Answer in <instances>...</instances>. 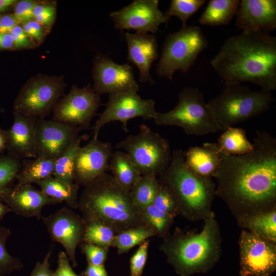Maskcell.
Wrapping results in <instances>:
<instances>
[{
	"instance_id": "cell-1",
	"label": "cell",
	"mask_w": 276,
	"mask_h": 276,
	"mask_svg": "<svg viewBox=\"0 0 276 276\" xmlns=\"http://www.w3.org/2000/svg\"><path fill=\"white\" fill-rule=\"evenodd\" d=\"M252 151L224 155L215 177V196L236 221L276 210V139L256 130Z\"/></svg>"
},
{
	"instance_id": "cell-2",
	"label": "cell",
	"mask_w": 276,
	"mask_h": 276,
	"mask_svg": "<svg viewBox=\"0 0 276 276\" xmlns=\"http://www.w3.org/2000/svg\"><path fill=\"white\" fill-rule=\"evenodd\" d=\"M211 64L225 85L250 82L271 93L276 89V37L242 31L225 40Z\"/></svg>"
},
{
	"instance_id": "cell-3",
	"label": "cell",
	"mask_w": 276,
	"mask_h": 276,
	"mask_svg": "<svg viewBox=\"0 0 276 276\" xmlns=\"http://www.w3.org/2000/svg\"><path fill=\"white\" fill-rule=\"evenodd\" d=\"M78 209L85 223H100L116 234L149 225L142 212L133 203L130 192L105 173L84 187Z\"/></svg>"
},
{
	"instance_id": "cell-4",
	"label": "cell",
	"mask_w": 276,
	"mask_h": 276,
	"mask_svg": "<svg viewBox=\"0 0 276 276\" xmlns=\"http://www.w3.org/2000/svg\"><path fill=\"white\" fill-rule=\"evenodd\" d=\"M203 222L198 233L176 228L164 237L159 248L179 276L207 273L221 258L222 237L215 214Z\"/></svg>"
},
{
	"instance_id": "cell-5",
	"label": "cell",
	"mask_w": 276,
	"mask_h": 276,
	"mask_svg": "<svg viewBox=\"0 0 276 276\" xmlns=\"http://www.w3.org/2000/svg\"><path fill=\"white\" fill-rule=\"evenodd\" d=\"M185 151H173L168 167L158 175L159 183L172 192L179 215L189 221H204L213 213L216 183L211 178L200 176L191 171L185 162Z\"/></svg>"
},
{
	"instance_id": "cell-6",
	"label": "cell",
	"mask_w": 276,
	"mask_h": 276,
	"mask_svg": "<svg viewBox=\"0 0 276 276\" xmlns=\"http://www.w3.org/2000/svg\"><path fill=\"white\" fill-rule=\"evenodd\" d=\"M273 101L271 93L235 84L225 85L222 92L208 104L220 130L224 131L267 111Z\"/></svg>"
},
{
	"instance_id": "cell-7",
	"label": "cell",
	"mask_w": 276,
	"mask_h": 276,
	"mask_svg": "<svg viewBox=\"0 0 276 276\" xmlns=\"http://www.w3.org/2000/svg\"><path fill=\"white\" fill-rule=\"evenodd\" d=\"M153 120L159 126L179 127L190 135H204L220 130L203 94L195 87L184 88L178 95L176 106L166 112H157Z\"/></svg>"
},
{
	"instance_id": "cell-8",
	"label": "cell",
	"mask_w": 276,
	"mask_h": 276,
	"mask_svg": "<svg viewBox=\"0 0 276 276\" xmlns=\"http://www.w3.org/2000/svg\"><path fill=\"white\" fill-rule=\"evenodd\" d=\"M208 43L201 29L197 26H186L169 34L164 42L157 74L172 80L176 71L187 73Z\"/></svg>"
},
{
	"instance_id": "cell-9",
	"label": "cell",
	"mask_w": 276,
	"mask_h": 276,
	"mask_svg": "<svg viewBox=\"0 0 276 276\" xmlns=\"http://www.w3.org/2000/svg\"><path fill=\"white\" fill-rule=\"evenodd\" d=\"M116 148L124 150L142 175L157 176L168 167L172 155L167 140L144 124L138 133L128 135Z\"/></svg>"
},
{
	"instance_id": "cell-10",
	"label": "cell",
	"mask_w": 276,
	"mask_h": 276,
	"mask_svg": "<svg viewBox=\"0 0 276 276\" xmlns=\"http://www.w3.org/2000/svg\"><path fill=\"white\" fill-rule=\"evenodd\" d=\"M63 76L38 75L22 87L14 103V112L44 119L64 95Z\"/></svg>"
},
{
	"instance_id": "cell-11",
	"label": "cell",
	"mask_w": 276,
	"mask_h": 276,
	"mask_svg": "<svg viewBox=\"0 0 276 276\" xmlns=\"http://www.w3.org/2000/svg\"><path fill=\"white\" fill-rule=\"evenodd\" d=\"M240 276H272L276 270V243L242 229L238 240Z\"/></svg>"
},
{
	"instance_id": "cell-12",
	"label": "cell",
	"mask_w": 276,
	"mask_h": 276,
	"mask_svg": "<svg viewBox=\"0 0 276 276\" xmlns=\"http://www.w3.org/2000/svg\"><path fill=\"white\" fill-rule=\"evenodd\" d=\"M154 100L142 99L136 92L129 91L109 95L106 108L93 127V139H98L102 128L111 122L119 121L124 130L128 132L127 122L141 117L153 119L157 113Z\"/></svg>"
},
{
	"instance_id": "cell-13",
	"label": "cell",
	"mask_w": 276,
	"mask_h": 276,
	"mask_svg": "<svg viewBox=\"0 0 276 276\" xmlns=\"http://www.w3.org/2000/svg\"><path fill=\"white\" fill-rule=\"evenodd\" d=\"M100 104V95L90 84L82 88L73 85L54 106L53 119L85 130L89 126Z\"/></svg>"
},
{
	"instance_id": "cell-14",
	"label": "cell",
	"mask_w": 276,
	"mask_h": 276,
	"mask_svg": "<svg viewBox=\"0 0 276 276\" xmlns=\"http://www.w3.org/2000/svg\"><path fill=\"white\" fill-rule=\"evenodd\" d=\"M51 239L60 243L73 267L77 266V248L82 242L86 223L81 216L68 207H63L55 213L42 217Z\"/></svg>"
},
{
	"instance_id": "cell-15",
	"label": "cell",
	"mask_w": 276,
	"mask_h": 276,
	"mask_svg": "<svg viewBox=\"0 0 276 276\" xmlns=\"http://www.w3.org/2000/svg\"><path fill=\"white\" fill-rule=\"evenodd\" d=\"M93 89L99 95L125 92L137 93L139 85L129 64H120L105 55L99 53L94 60Z\"/></svg>"
},
{
	"instance_id": "cell-16",
	"label": "cell",
	"mask_w": 276,
	"mask_h": 276,
	"mask_svg": "<svg viewBox=\"0 0 276 276\" xmlns=\"http://www.w3.org/2000/svg\"><path fill=\"white\" fill-rule=\"evenodd\" d=\"M158 0H134L121 10L109 15L116 29L133 30L136 33L154 34L159 26L169 19L158 8Z\"/></svg>"
},
{
	"instance_id": "cell-17",
	"label": "cell",
	"mask_w": 276,
	"mask_h": 276,
	"mask_svg": "<svg viewBox=\"0 0 276 276\" xmlns=\"http://www.w3.org/2000/svg\"><path fill=\"white\" fill-rule=\"evenodd\" d=\"M113 152L110 142L93 139L77 153L75 167L74 182L86 186L98 177L106 173Z\"/></svg>"
},
{
	"instance_id": "cell-18",
	"label": "cell",
	"mask_w": 276,
	"mask_h": 276,
	"mask_svg": "<svg viewBox=\"0 0 276 276\" xmlns=\"http://www.w3.org/2000/svg\"><path fill=\"white\" fill-rule=\"evenodd\" d=\"M80 131L78 127L54 119H37V156L55 159L75 142Z\"/></svg>"
},
{
	"instance_id": "cell-19",
	"label": "cell",
	"mask_w": 276,
	"mask_h": 276,
	"mask_svg": "<svg viewBox=\"0 0 276 276\" xmlns=\"http://www.w3.org/2000/svg\"><path fill=\"white\" fill-rule=\"evenodd\" d=\"M0 198L17 215L39 219L43 208L59 203L47 196L31 184L7 187L0 190Z\"/></svg>"
},
{
	"instance_id": "cell-20",
	"label": "cell",
	"mask_w": 276,
	"mask_h": 276,
	"mask_svg": "<svg viewBox=\"0 0 276 276\" xmlns=\"http://www.w3.org/2000/svg\"><path fill=\"white\" fill-rule=\"evenodd\" d=\"M236 15V26L243 31L269 33L276 29V1H240Z\"/></svg>"
},
{
	"instance_id": "cell-21",
	"label": "cell",
	"mask_w": 276,
	"mask_h": 276,
	"mask_svg": "<svg viewBox=\"0 0 276 276\" xmlns=\"http://www.w3.org/2000/svg\"><path fill=\"white\" fill-rule=\"evenodd\" d=\"M37 119L14 112L11 127L5 130L8 155L18 160L37 157L36 129Z\"/></svg>"
},
{
	"instance_id": "cell-22",
	"label": "cell",
	"mask_w": 276,
	"mask_h": 276,
	"mask_svg": "<svg viewBox=\"0 0 276 276\" xmlns=\"http://www.w3.org/2000/svg\"><path fill=\"white\" fill-rule=\"evenodd\" d=\"M127 43V60L136 66L142 83H155L150 73L151 65L158 56L156 37L150 34L131 33L125 35Z\"/></svg>"
},
{
	"instance_id": "cell-23",
	"label": "cell",
	"mask_w": 276,
	"mask_h": 276,
	"mask_svg": "<svg viewBox=\"0 0 276 276\" xmlns=\"http://www.w3.org/2000/svg\"><path fill=\"white\" fill-rule=\"evenodd\" d=\"M224 155L217 143H205L190 147L185 151V162L193 173L201 177L215 178Z\"/></svg>"
},
{
	"instance_id": "cell-24",
	"label": "cell",
	"mask_w": 276,
	"mask_h": 276,
	"mask_svg": "<svg viewBox=\"0 0 276 276\" xmlns=\"http://www.w3.org/2000/svg\"><path fill=\"white\" fill-rule=\"evenodd\" d=\"M108 170L118 183L129 191L142 175L129 156L120 150L113 152Z\"/></svg>"
},
{
	"instance_id": "cell-25",
	"label": "cell",
	"mask_w": 276,
	"mask_h": 276,
	"mask_svg": "<svg viewBox=\"0 0 276 276\" xmlns=\"http://www.w3.org/2000/svg\"><path fill=\"white\" fill-rule=\"evenodd\" d=\"M240 3L239 0H211L198 21L211 27L227 25L236 15Z\"/></svg>"
},
{
	"instance_id": "cell-26",
	"label": "cell",
	"mask_w": 276,
	"mask_h": 276,
	"mask_svg": "<svg viewBox=\"0 0 276 276\" xmlns=\"http://www.w3.org/2000/svg\"><path fill=\"white\" fill-rule=\"evenodd\" d=\"M36 184L47 197L59 203L64 202L72 209H78L79 186L76 183H65L52 176L38 181Z\"/></svg>"
},
{
	"instance_id": "cell-27",
	"label": "cell",
	"mask_w": 276,
	"mask_h": 276,
	"mask_svg": "<svg viewBox=\"0 0 276 276\" xmlns=\"http://www.w3.org/2000/svg\"><path fill=\"white\" fill-rule=\"evenodd\" d=\"M237 222L243 229L276 243V210L246 216Z\"/></svg>"
},
{
	"instance_id": "cell-28",
	"label": "cell",
	"mask_w": 276,
	"mask_h": 276,
	"mask_svg": "<svg viewBox=\"0 0 276 276\" xmlns=\"http://www.w3.org/2000/svg\"><path fill=\"white\" fill-rule=\"evenodd\" d=\"M55 159L37 156L24 159L16 175L17 184L36 183L48 177L53 176Z\"/></svg>"
},
{
	"instance_id": "cell-29",
	"label": "cell",
	"mask_w": 276,
	"mask_h": 276,
	"mask_svg": "<svg viewBox=\"0 0 276 276\" xmlns=\"http://www.w3.org/2000/svg\"><path fill=\"white\" fill-rule=\"evenodd\" d=\"M224 155H241L252 151L254 145L247 139L245 130L231 127L225 130L217 143Z\"/></svg>"
},
{
	"instance_id": "cell-30",
	"label": "cell",
	"mask_w": 276,
	"mask_h": 276,
	"mask_svg": "<svg viewBox=\"0 0 276 276\" xmlns=\"http://www.w3.org/2000/svg\"><path fill=\"white\" fill-rule=\"evenodd\" d=\"M88 138L84 134L79 135L75 142L59 155L54 162L53 177L67 184L74 182V167L76 154L81 143Z\"/></svg>"
},
{
	"instance_id": "cell-31",
	"label": "cell",
	"mask_w": 276,
	"mask_h": 276,
	"mask_svg": "<svg viewBox=\"0 0 276 276\" xmlns=\"http://www.w3.org/2000/svg\"><path fill=\"white\" fill-rule=\"evenodd\" d=\"M159 185L156 175L143 174L130 190L132 202L140 211L142 212L144 208L152 203Z\"/></svg>"
},
{
	"instance_id": "cell-32",
	"label": "cell",
	"mask_w": 276,
	"mask_h": 276,
	"mask_svg": "<svg viewBox=\"0 0 276 276\" xmlns=\"http://www.w3.org/2000/svg\"><path fill=\"white\" fill-rule=\"evenodd\" d=\"M157 235V232L151 226L143 225L115 235L111 246L117 248L118 253L122 254L148 238Z\"/></svg>"
},
{
	"instance_id": "cell-33",
	"label": "cell",
	"mask_w": 276,
	"mask_h": 276,
	"mask_svg": "<svg viewBox=\"0 0 276 276\" xmlns=\"http://www.w3.org/2000/svg\"><path fill=\"white\" fill-rule=\"evenodd\" d=\"M11 235V230L0 226V276H6L24 268L22 261L12 256L7 248V242Z\"/></svg>"
},
{
	"instance_id": "cell-34",
	"label": "cell",
	"mask_w": 276,
	"mask_h": 276,
	"mask_svg": "<svg viewBox=\"0 0 276 276\" xmlns=\"http://www.w3.org/2000/svg\"><path fill=\"white\" fill-rule=\"evenodd\" d=\"M116 234L104 224L91 222L86 224L83 242L109 248Z\"/></svg>"
},
{
	"instance_id": "cell-35",
	"label": "cell",
	"mask_w": 276,
	"mask_h": 276,
	"mask_svg": "<svg viewBox=\"0 0 276 276\" xmlns=\"http://www.w3.org/2000/svg\"><path fill=\"white\" fill-rule=\"evenodd\" d=\"M142 213L146 222L156 231L157 235L164 237L169 234L173 217L158 210L153 204L144 208Z\"/></svg>"
},
{
	"instance_id": "cell-36",
	"label": "cell",
	"mask_w": 276,
	"mask_h": 276,
	"mask_svg": "<svg viewBox=\"0 0 276 276\" xmlns=\"http://www.w3.org/2000/svg\"><path fill=\"white\" fill-rule=\"evenodd\" d=\"M205 2L204 0H172L165 15L169 19L171 16L178 17L182 22V27H185L187 26L188 19Z\"/></svg>"
},
{
	"instance_id": "cell-37",
	"label": "cell",
	"mask_w": 276,
	"mask_h": 276,
	"mask_svg": "<svg viewBox=\"0 0 276 276\" xmlns=\"http://www.w3.org/2000/svg\"><path fill=\"white\" fill-rule=\"evenodd\" d=\"M152 204L174 218L180 214L177 203L172 192L160 183Z\"/></svg>"
},
{
	"instance_id": "cell-38",
	"label": "cell",
	"mask_w": 276,
	"mask_h": 276,
	"mask_svg": "<svg viewBox=\"0 0 276 276\" xmlns=\"http://www.w3.org/2000/svg\"><path fill=\"white\" fill-rule=\"evenodd\" d=\"M20 165L19 160L9 155L0 156V190L8 187L16 178Z\"/></svg>"
},
{
	"instance_id": "cell-39",
	"label": "cell",
	"mask_w": 276,
	"mask_h": 276,
	"mask_svg": "<svg viewBox=\"0 0 276 276\" xmlns=\"http://www.w3.org/2000/svg\"><path fill=\"white\" fill-rule=\"evenodd\" d=\"M56 14L55 3L37 2L33 9L34 19L49 30Z\"/></svg>"
},
{
	"instance_id": "cell-40",
	"label": "cell",
	"mask_w": 276,
	"mask_h": 276,
	"mask_svg": "<svg viewBox=\"0 0 276 276\" xmlns=\"http://www.w3.org/2000/svg\"><path fill=\"white\" fill-rule=\"evenodd\" d=\"M149 240H146L140 246L130 260V276H141L146 263Z\"/></svg>"
},
{
	"instance_id": "cell-41",
	"label": "cell",
	"mask_w": 276,
	"mask_h": 276,
	"mask_svg": "<svg viewBox=\"0 0 276 276\" xmlns=\"http://www.w3.org/2000/svg\"><path fill=\"white\" fill-rule=\"evenodd\" d=\"M81 248L83 253L85 255L88 264L104 265L107 258L108 248L87 242L81 244Z\"/></svg>"
},
{
	"instance_id": "cell-42",
	"label": "cell",
	"mask_w": 276,
	"mask_h": 276,
	"mask_svg": "<svg viewBox=\"0 0 276 276\" xmlns=\"http://www.w3.org/2000/svg\"><path fill=\"white\" fill-rule=\"evenodd\" d=\"M37 1L21 0L14 4L13 14L20 24L34 19L33 9Z\"/></svg>"
},
{
	"instance_id": "cell-43",
	"label": "cell",
	"mask_w": 276,
	"mask_h": 276,
	"mask_svg": "<svg viewBox=\"0 0 276 276\" xmlns=\"http://www.w3.org/2000/svg\"><path fill=\"white\" fill-rule=\"evenodd\" d=\"M23 29L34 43H41L48 31L45 27L34 19L21 24Z\"/></svg>"
},
{
	"instance_id": "cell-44",
	"label": "cell",
	"mask_w": 276,
	"mask_h": 276,
	"mask_svg": "<svg viewBox=\"0 0 276 276\" xmlns=\"http://www.w3.org/2000/svg\"><path fill=\"white\" fill-rule=\"evenodd\" d=\"M9 33L12 37L15 49H26L34 47L35 43L27 34L20 24L13 28Z\"/></svg>"
},
{
	"instance_id": "cell-45",
	"label": "cell",
	"mask_w": 276,
	"mask_h": 276,
	"mask_svg": "<svg viewBox=\"0 0 276 276\" xmlns=\"http://www.w3.org/2000/svg\"><path fill=\"white\" fill-rule=\"evenodd\" d=\"M57 262V267L54 272V276H79L74 272L70 260L64 251L59 252Z\"/></svg>"
},
{
	"instance_id": "cell-46",
	"label": "cell",
	"mask_w": 276,
	"mask_h": 276,
	"mask_svg": "<svg viewBox=\"0 0 276 276\" xmlns=\"http://www.w3.org/2000/svg\"><path fill=\"white\" fill-rule=\"evenodd\" d=\"M52 249H50L45 256L42 262H37L30 276H54V271L50 268V258Z\"/></svg>"
},
{
	"instance_id": "cell-47",
	"label": "cell",
	"mask_w": 276,
	"mask_h": 276,
	"mask_svg": "<svg viewBox=\"0 0 276 276\" xmlns=\"http://www.w3.org/2000/svg\"><path fill=\"white\" fill-rule=\"evenodd\" d=\"M20 24L13 14L0 16V33H9L16 26Z\"/></svg>"
},
{
	"instance_id": "cell-48",
	"label": "cell",
	"mask_w": 276,
	"mask_h": 276,
	"mask_svg": "<svg viewBox=\"0 0 276 276\" xmlns=\"http://www.w3.org/2000/svg\"><path fill=\"white\" fill-rule=\"evenodd\" d=\"M79 276H108L104 265H94L88 264L85 270Z\"/></svg>"
},
{
	"instance_id": "cell-49",
	"label": "cell",
	"mask_w": 276,
	"mask_h": 276,
	"mask_svg": "<svg viewBox=\"0 0 276 276\" xmlns=\"http://www.w3.org/2000/svg\"><path fill=\"white\" fill-rule=\"evenodd\" d=\"M14 49L13 40L9 33H0V50Z\"/></svg>"
},
{
	"instance_id": "cell-50",
	"label": "cell",
	"mask_w": 276,
	"mask_h": 276,
	"mask_svg": "<svg viewBox=\"0 0 276 276\" xmlns=\"http://www.w3.org/2000/svg\"><path fill=\"white\" fill-rule=\"evenodd\" d=\"M12 212V210L0 198V222L7 214Z\"/></svg>"
},
{
	"instance_id": "cell-51",
	"label": "cell",
	"mask_w": 276,
	"mask_h": 276,
	"mask_svg": "<svg viewBox=\"0 0 276 276\" xmlns=\"http://www.w3.org/2000/svg\"><path fill=\"white\" fill-rule=\"evenodd\" d=\"M16 1L15 0H0V13L8 9L11 6L14 5Z\"/></svg>"
},
{
	"instance_id": "cell-52",
	"label": "cell",
	"mask_w": 276,
	"mask_h": 276,
	"mask_svg": "<svg viewBox=\"0 0 276 276\" xmlns=\"http://www.w3.org/2000/svg\"><path fill=\"white\" fill-rule=\"evenodd\" d=\"M6 149V136L5 130L0 128V153Z\"/></svg>"
}]
</instances>
